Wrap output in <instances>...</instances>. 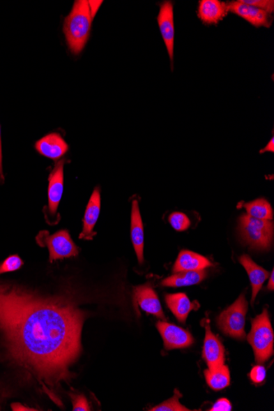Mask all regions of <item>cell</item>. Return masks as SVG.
Wrapping results in <instances>:
<instances>
[{"mask_svg": "<svg viewBox=\"0 0 274 411\" xmlns=\"http://www.w3.org/2000/svg\"><path fill=\"white\" fill-rule=\"evenodd\" d=\"M250 380H252L254 384H261L266 380V368L262 366H257L252 368L250 372Z\"/></svg>", "mask_w": 274, "mask_h": 411, "instance_id": "cell-28", "label": "cell"}, {"mask_svg": "<svg viewBox=\"0 0 274 411\" xmlns=\"http://www.w3.org/2000/svg\"><path fill=\"white\" fill-rule=\"evenodd\" d=\"M227 10L243 18L255 27H271L273 22L271 14L249 6L243 0L227 3Z\"/></svg>", "mask_w": 274, "mask_h": 411, "instance_id": "cell-9", "label": "cell"}, {"mask_svg": "<svg viewBox=\"0 0 274 411\" xmlns=\"http://www.w3.org/2000/svg\"><path fill=\"white\" fill-rule=\"evenodd\" d=\"M231 410V405L230 401L225 398H222L216 401L211 409V411H230Z\"/></svg>", "mask_w": 274, "mask_h": 411, "instance_id": "cell-29", "label": "cell"}, {"mask_svg": "<svg viewBox=\"0 0 274 411\" xmlns=\"http://www.w3.org/2000/svg\"><path fill=\"white\" fill-rule=\"evenodd\" d=\"M248 310V303L243 294L234 305L227 308L218 317V326L226 335L236 339H244L245 315Z\"/></svg>", "mask_w": 274, "mask_h": 411, "instance_id": "cell-5", "label": "cell"}, {"mask_svg": "<svg viewBox=\"0 0 274 411\" xmlns=\"http://www.w3.org/2000/svg\"><path fill=\"white\" fill-rule=\"evenodd\" d=\"M171 226L176 231L183 232L188 230L190 226L189 218L185 214L181 212H174L171 214L169 218Z\"/></svg>", "mask_w": 274, "mask_h": 411, "instance_id": "cell-25", "label": "cell"}, {"mask_svg": "<svg viewBox=\"0 0 274 411\" xmlns=\"http://www.w3.org/2000/svg\"><path fill=\"white\" fill-rule=\"evenodd\" d=\"M274 151V138L272 137L271 141L267 144V146L264 147L261 151H260V154H263L264 152H272Z\"/></svg>", "mask_w": 274, "mask_h": 411, "instance_id": "cell-32", "label": "cell"}, {"mask_svg": "<svg viewBox=\"0 0 274 411\" xmlns=\"http://www.w3.org/2000/svg\"><path fill=\"white\" fill-rule=\"evenodd\" d=\"M157 329H159L164 340L166 350L187 348L194 343L192 336L180 327L166 322H158Z\"/></svg>", "mask_w": 274, "mask_h": 411, "instance_id": "cell-10", "label": "cell"}, {"mask_svg": "<svg viewBox=\"0 0 274 411\" xmlns=\"http://www.w3.org/2000/svg\"><path fill=\"white\" fill-rule=\"evenodd\" d=\"M84 311L67 296H44L0 282V338L7 358L51 399L82 352Z\"/></svg>", "mask_w": 274, "mask_h": 411, "instance_id": "cell-1", "label": "cell"}, {"mask_svg": "<svg viewBox=\"0 0 274 411\" xmlns=\"http://www.w3.org/2000/svg\"><path fill=\"white\" fill-rule=\"evenodd\" d=\"M35 148L40 154L50 160L56 161L66 155L68 144L59 133H50L37 141Z\"/></svg>", "mask_w": 274, "mask_h": 411, "instance_id": "cell-12", "label": "cell"}, {"mask_svg": "<svg viewBox=\"0 0 274 411\" xmlns=\"http://www.w3.org/2000/svg\"><path fill=\"white\" fill-rule=\"evenodd\" d=\"M101 207L100 190L96 188L91 196L88 203L84 218H83V230L79 239L92 240L96 235L94 227L98 221Z\"/></svg>", "mask_w": 274, "mask_h": 411, "instance_id": "cell-14", "label": "cell"}, {"mask_svg": "<svg viewBox=\"0 0 274 411\" xmlns=\"http://www.w3.org/2000/svg\"><path fill=\"white\" fill-rule=\"evenodd\" d=\"M212 264L206 257L190 251H183L176 259L174 272H185V271H197L206 269Z\"/></svg>", "mask_w": 274, "mask_h": 411, "instance_id": "cell-18", "label": "cell"}, {"mask_svg": "<svg viewBox=\"0 0 274 411\" xmlns=\"http://www.w3.org/2000/svg\"><path fill=\"white\" fill-rule=\"evenodd\" d=\"M92 21L89 1L77 0L63 23L65 38L73 54H81L84 50L91 35Z\"/></svg>", "mask_w": 274, "mask_h": 411, "instance_id": "cell-2", "label": "cell"}, {"mask_svg": "<svg viewBox=\"0 0 274 411\" xmlns=\"http://www.w3.org/2000/svg\"><path fill=\"white\" fill-rule=\"evenodd\" d=\"M23 264L22 260L17 255L8 256L2 263H0V275L3 274L15 272L20 270Z\"/></svg>", "mask_w": 274, "mask_h": 411, "instance_id": "cell-24", "label": "cell"}, {"mask_svg": "<svg viewBox=\"0 0 274 411\" xmlns=\"http://www.w3.org/2000/svg\"><path fill=\"white\" fill-rule=\"evenodd\" d=\"M4 176L3 171V151H2V139H1V127H0V184L4 182Z\"/></svg>", "mask_w": 274, "mask_h": 411, "instance_id": "cell-30", "label": "cell"}, {"mask_svg": "<svg viewBox=\"0 0 274 411\" xmlns=\"http://www.w3.org/2000/svg\"><path fill=\"white\" fill-rule=\"evenodd\" d=\"M240 262L248 272L250 283L252 285V304H253L259 292L261 290L264 283L268 278L269 273L267 270L255 264L248 255L241 256Z\"/></svg>", "mask_w": 274, "mask_h": 411, "instance_id": "cell-17", "label": "cell"}, {"mask_svg": "<svg viewBox=\"0 0 274 411\" xmlns=\"http://www.w3.org/2000/svg\"><path fill=\"white\" fill-rule=\"evenodd\" d=\"M12 409H13V410H36L34 409L27 408V406H23L20 403L13 404Z\"/></svg>", "mask_w": 274, "mask_h": 411, "instance_id": "cell-33", "label": "cell"}, {"mask_svg": "<svg viewBox=\"0 0 274 411\" xmlns=\"http://www.w3.org/2000/svg\"><path fill=\"white\" fill-rule=\"evenodd\" d=\"M65 163V160L59 161L49 176L48 205L45 207V214L47 221L53 218L52 223H54L63 193Z\"/></svg>", "mask_w": 274, "mask_h": 411, "instance_id": "cell-7", "label": "cell"}, {"mask_svg": "<svg viewBox=\"0 0 274 411\" xmlns=\"http://www.w3.org/2000/svg\"><path fill=\"white\" fill-rule=\"evenodd\" d=\"M248 341L253 348L255 361L259 364L267 361L273 356V331L266 310L253 320Z\"/></svg>", "mask_w": 274, "mask_h": 411, "instance_id": "cell-4", "label": "cell"}, {"mask_svg": "<svg viewBox=\"0 0 274 411\" xmlns=\"http://www.w3.org/2000/svg\"><path fill=\"white\" fill-rule=\"evenodd\" d=\"M244 207L248 216L250 217L260 219V221H273V209L266 200L258 199L254 202L244 204Z\"/></svg>", "mask_w": 274, "mask_h": 411, "instance_id": "cell-22", "label": "cell"}, {"mask_svg": "<svg viewBox=\"0 0 274 411\" xmlns=\"http://www.w3.org/2000/svg\"><path fill=\"white\" fill-rule=\"evenodd\" d=\"M103 1H89L90 10L92 18H94Z\"/></svg>", "mask_w": 274, "mask_h": 411, "instance_id": "cell-31", "label": "cell"}, {"mask_svg": "<svg viewBox=\"0 0 274 411\" xmlns=\"http://www.w3.org/2000/svg\"><path fill=\"white\" fill-rule=\"evenodd\" d=\"M182 396L178 390L175 391L173 398L165 401L162 404L152 408L151 411H189L190 410L185 408L180 403L179 398Z\"/></svg>", "mask_w": 274, "mask_h": 411, "instance_id": "cell-23", "label": "cell"}, {"mask_svg": "<svg viewBox=\"0 0 274 411\" xmlns=\"http://www.w3.org/2000/svg\"><path fill=\"white\" fill-rule=\"evenodd\" d=\"M167 305L181 323L185 324L194 305L184 293L169 294L165 297Z\"/></svg>", "mask_w": 274, "mask_h": 411, "instance_id": "cell-20", "label": "cell"}, {"mask_svg": "<svg viewBox=\"0 0 274 411\" xmlns=\"http://www.w3.org/2000/svg\"><path fill=\"white\" fill-rule=\"evenodd\" d=\"M73 410L74 411H89L91 406L84 396H72Z\"/></svg>", "mask_w": 274, "mask_h": 411, "instance_id": "cell-27", "label": "cell"}, {"mask_svg": "<svg viewBox=\"0 0 274 411\" xmlns=\"http://www.w3.org/2000/svg\"><path fill=\"white\" fill-rule=\"evenodd\" d=\"M207 384L212 389L220 391L229 387L230 384V372L229 368L222 364L213 368H208L204 371Z\"/></svg>", "mask_w": 274, "mask_h": 411, "instance_id": "cell-21", "label": "cell"}, {"mask_svg": "<svg viewBox=\"0 0 274 411\" xmlns=\"http://www.w3.org/2000/svg\"><path fill=\"white\" fill-rule=\"evenodd\" d=\"M227 13V3L220 0H201L199 3L197 16L206 24H218Z\"/></svg>", "mask_w": 274, "mask_h": 411, "instance_id": "cell-15", "label": "cell"}, {"mask_svg": "<svg viewBox=\"0 0 274 411\" xmlns=\"http://www.w3.org/2000/svg\"><path fill=\"white\" fill-rule=\"evenodd\" d=\"M131 237L135 252H136L138 262L144 263V246H145V237H144V225L137 200H133L131 216Z\"/></svg>", "mask_w": 274, "mask_h": 411, "instance_id": "cell-16", "label": "cell"}, {"mask_svg": "<svg viewBox=\"0 0 274 411\" xmlns=\"http://www.w3.org/2000/svg\"><path fill=\"white\" fill-rule=\"evenodd\" d=\"M36 241L40 246L47 247L51 263L77 256L80 251L67 230H60L53 235H50L47 231L40 232Z\"/></svg>", "mask_w": 274, "mask_h": 411, "instance_id": "cell-6", "label": "cell"}, {"mask_svg": "<svg viewBox=\"0 0 274 411\" xmlns=\"http://www.w3.org/2000/svg\"><path fill=\"white\" fill-rule=\"evenodd\" d=\"M238 231L241 240L250 248L258 251L271 248L273 239L272 221H260L244 214L239 218Z\"/></svg>", "mask_w": 274, "mask_h": 411, "instance_id": "cell-3", "label": "cell"}, {"mask_svg": "<svg viewBox=\"0 0 274 411\" xmlns=\"http://www.w3.org/2000/svg\"><path fill=\"white\" fill-rule=\"evenodd\" d=\"M135 305H138L144 311L165 320L159 297L151 285L146 284L135 287L133 292Z\"/></svg>", "mask_w": 274, "mask_h": 411, "instance_id": "cell-11", "label": "cell"}, {"mask_svg": "<svg viewBox=\"0 0 274 411\" xmlns=\"http://www.w3.org/2000/svg\"><path fill=\"white\" fill-rule=\"evenodd\" d=\"M206 338L203 347V359L208 368H213L224 364V348L220 340L211 331L208 324L206 326Z\"/></svg>", "mask_w": 274, "mask_h": 411, "instance_id": "cell-13", "label": "cell"}, {"mask_svg": "<svg viewBox=\"0 0 274 411\" xmlns=\"http://www.w3.org/2000/svg\"><path fill=\"white\" fill-rule=\"evenodd\" d=\"M157 21L173 68L175 37L173 2L165 1L161 3Z\"/></svg>", "mask_w": 274, "mask_h": 411, "instance_id": "cell-8", "label": "cell"}, {"mask_svg": "<svg viewBox=\"0 0 274 411\" xmlns=\"http://www.w3.org/2000/svg\"><path fill=\"white\" fill-rule=\"evenodd\" d=\"M268 288L269 289V290L273 291V288H274V272H273V270L272 271V273L271 275V278H269Z\"/></svg>", "mask_w": 274, "mask_h": 411, "instance_id": "cell-34", "label": "cell"}, {"mask_svg": "<svg viewBox=\"0 0 274 411\" xmlns=\"http://www.w3.org/2000/svg\"><path fill=\"white\" fill-rule=\"evenodd\" d=\"M207 276L206 270L185 271L178 272L167 278L162 282V286L171 287H182L193 286L201 283Z\"/></svg>", "mask_w": 274, "mask_h": 411, "instance_id": "cell-19", "label": "cell"}, {"mask_svg": "<svg viewBox=\"0 0 274 411\" xmlns=\"http://www.w3.org/2000/svg\"><path fill=\"white\" fill-rule=\"evenodd\" d=\"M243 1L268 14H272L274 12L273 0H243Z\"/></svg>", "mask_w": 274, "mask_h": 411, "instance_id": "cell-26", "label": "cell"}]
</instances>
